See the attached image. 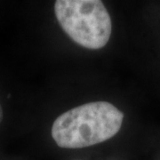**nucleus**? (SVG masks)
Returning <instances> with one entry per match:
<instances>
[{"instance_id":"nucleus-4","label":"nucleus","mask_w":160,"mask_h":160,"mask_svg":"<svg viewBox=\"0 0 160 160\" xmlns=\"http://www.w3.org/2000/svg\"><path fill=\"white\" fill-rule=\"evenodd\" d=\"M71 160H85V159H82V158H74V159H71Z\"/></svg>"},{"instance_id":"nucleus-1","label":"nucleus","mask_w":160,"mask_h":160,"mask_svg":"<svg viewBox=\"0 0 160 160\" xmlns=\"http://www.w3.org/2000/svg\"><path fill=\"white\" fill-rule=\"evenodd\" d=\"M124 112L108 101H92L65 110L53 120L51 137L65 150L88 149L109 141L121 130Z\"/></svg>"},{"instance_id":"nucleus-2","label":"nucleus","mask_w":160,"mask_h":160,"mask_svg":"<svg viewBox=\"0 0 160 160\" xmlns=\"http://www.w3.org/2000/svg\"><path fill=\"white\" fill-rule=\"evenodd\" d=\"M53 12L61 29L76 45L91 51L108 45L112 21L102 1L57 0Z\"/></svg>"},{"instance_id":"nucleus-3","label":"nucleus","mask_w":160,"mask_h":160,"mask_svg":"<svg viewBox=\"0 0 160 160\" xmlns=\"http://www.w3.org/2000/svg\"><path fill=\"white\" fill-rule=\"evenodd\" d=\"M3 118H4V111H3V108H2V106L0 104V124H1V122L3 120Z\"/></svg>"}]
</instances>
